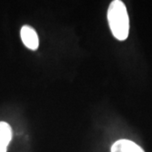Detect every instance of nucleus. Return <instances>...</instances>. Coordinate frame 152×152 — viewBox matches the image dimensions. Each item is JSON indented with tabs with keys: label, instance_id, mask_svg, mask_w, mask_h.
Masks as SVG:
<instances>
[{
	"label": "nucleus",
	"instance_id": "obj_1",
	"mask_svg": "<svg viewBox=\"0 0 152 152\" xmlns=\"http://www.w3.org/2000/svg\"><path fill=\"white\" fill-rule=\"evenodd\" d=\"M107 20L111 31L119 41H124L129 37V18L125 4L120 0H114L109 5Z\"/></svg>",
	"mask_w": 152,
	"mask_h": 152
},
{
	"label": "nucleus",
	"instance_id": "obj_2",
	"mask_svg": "<svg viewBox=\"0 0 152 152\" xmlns=\"http://www.w3.org/2000/svg\"><path fill=\"white\" fill-rule=\"evenodd\" d=\"M20 37L24 45L30 50L35 51L39 47L37 33L30 26H24L20 31Z\"/></svg>",
	"mask_w": 152,
	"mask_h": 152
},
{
	"label": "nucleus",
	"instance_id": "obj_3",
	"mask_svg": "<svg viewBox=\"0 0 152 152\" xmlns=\"http://www.w3.org/2000/svg\"><path fill=\"white\" fill-rule=\"evenodd\" d=\"M111 152H145L140 145L129 140H119L111 148Z\"/></svg>",
	"mask_w": 152,
	"mask_h": 152
},
{
	"label": "nucleus",
	"instance_id": "obj_4",
	"mask_svg": "<svg viewBox=\"0 0 152 152\" xmlns=\"http://www.w3.org/2000/svg\"><path fill=\"white\" fill-rule=\"evenodd\" d=\"M12 139V129L5 122H0V152H6Z\"/></svg>",
	"mask_w": 152,
	"mask_h": 152
}]
</instances>
